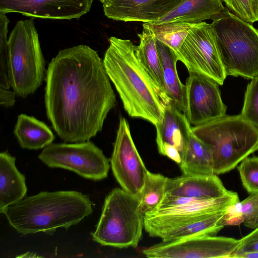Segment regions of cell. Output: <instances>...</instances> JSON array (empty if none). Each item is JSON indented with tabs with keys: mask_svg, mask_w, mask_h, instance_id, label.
Here are the masks:
<instances>
[{
	"mask_svg": "<svg viewBox=\"0 0 258 258\" xmlns=\"http://www.w3.org/2000/svg\"><path fill=\"white\" fill-rule=\"evenodd\" d=\"M46 115L65 142L89 141L102 130L116 96L97 52L87 45L59 50L46 72Z\"/></svg>",
	"mask_w": 258,
	"mask_h": 258,
	"instance_id": "6da1fadb",
	"label": "cell"
},
{
	"mask_svg": "<svg viewBox=\"0 0 258 258\" xmlns=\"http://www.w3.org/2000/svg\"><path fill=\"white\" fill-rule=\"evenodd\" d=\"M103 59L105 70L116 89L124 109L132 117L155 125L161 122L163 104L157 89L130 39L112 36Z\"/></svg>",
	"mask_w": 258,
	"mask_h": 258,
	"instance_id": "7a4b0ae2",
	"label": "cell"
},
{
	"mask_svg": "<svg viewBox=\"0 0 258 258\" xmlns=\"http://www.w3.org/2000/svg\"><path fill=\"white\" fill-rule=\"evenodd\" d=\"M93 212L89 198L75 190L41 191L6 208L9 224L23 234H52L58 228L68 230Z\"/></svg>",
	"mask_w": 258,
	"mask_h": 258,
	"instance_id": "3957f363",
	"label": "cell"
},
{
	"mask_svg": "<svg viewBox=\"0 0 258 258\" xmlns=\"http://www.w3.org/2000/svg\"><path fill=\"white\" fill-rule=\"evenodd\" d=\"M191 128L210 149L215 174L232 170L258 150V129L241 114L226 115Z\"/></svg>",
	"mask_w": 258,
	"mask_h": 258,
	"instance_id": "277c9868",
	"label": "cell"
},
{
	"mask_svg": "<svg viewBox=\"0 0 258 258\" xmlns=\"http://www.w3.org/2000/svg\"><path fill=\"white\" fill-rule=\"evenodd\" d=\"M210 24L226 76L258 77V30L229 10Z\"/></svg>",
	"mask_w": 258,
	"mask_h": 258,
	"instance_id": "5b68a950",
	"label": "cell"
},
{
	"mask_svg": "<svg viewBox=\"0 0 258 258\" xmlns=\"http://www.w3.org/2000/svg\"><path fill=\"white\" fill-rule=\"evenodd\" d=\"M139 200L122 188H115L106 197L92 239L103 246L136 247L144 228V215Z\"/></svg>",
	"mask_w": 258,
	"mask_h": 258,
	"instance_id": "8992f818",
	"label": "cell"
},
{
	"mask_svg": "<svg viewBox=\"0 0 258 258\" xmlns=\"http://www.w3.org/2000/svg\"><path fill=\"white\" fill-rule=\"evenodd\" d=\"M11 86L19 96L33 94L45 79V61L32 19L18 21L9 37Z\"/></svg>",
	"mask_w": 258,
	"mask_h": 258,
	"instance_id": "52a82bcc",
	"label": "cell"
},
{
	"mask_svg": "<svg viewBox=\"0 0 258 258\" xmlns=\"http://www.w3.org/2000/svg\"><path fill=\"white\" fill-rule=\"evenodd\" d=\"M38 158L49 167L71 170L94 181L106 178L109 170L108 159L102 150L90 140L52 143L43 149Z\"/></svg>",
	"mask_w": 258,
	"mask_h": 258,
	"instance_id": "ba28073f",
	"label": "cell"
},
{
	"mask_svg": "<svg viewBox=\"0 0 258 258\" xmlns=\"http://www.w3.org/2000/svg\"><path fill=\"white\" fill-rule=\"evenodd\" d=\"M175 54L189 74H200L212 79L219 85L223 84L227 76L211 24L205 22L197 23Z\"/></svg>",
	"mask_w": 258,
	"mask_h": 258,
	"instance_id": "9c48e42d",
	"label": "cell"
},
{
	"mask_svg": "<svg viewBox=\"0 0 258 258\" xmlns=\"http://www.w3.org/2000/svg\"><path fill=\"white\" fill-rule=\"evenodd\" d=\"M110 165L121 188L139 199L148 170L133 140L128 122L123 117L119 118Z\"/></svg>",
	"mask_w": 258,
	"mask_h": 258,
	"instance_id": "30bf717a",
	"label": "cell"
},
{
	"mask_svg": "<svg viewBox=\"0 0 258 258\" xmlns=\"http://www.w3.org/2000/svg\"><path fill=\"white\" fill-rule=\"evenodd\" d=\"M240 239L216 236L190 237L145 248L142 252L155 258H229Z\"/></svg>",
	"mask_w": 258,
	"mask_h": 258,
	"instance_id": "8fae6325",
	"label": "cell"
},
{
	"mask_svg": "<svg viewBox=\"0 0 258 258\" xmlns=\"http://www.w3.org/2000/svg\"><path fill=\"white\" fill-rule=\"evenodd\" d=\"M185 87L184 113L191 126L199 125L226 115L219 85L205 76L189 73Z\"/></svg>",
	"mask_w": 258,
	"mask_h": 258,
	"instance_id": "7c38bea8",
	"label": "cell"
},
{
	"mask_svg": "<svg viewBox=\"0 0 258 258\" xmlns=\"http://www.w3.org/2000/svg\"><path fill=\"white\" fill-rule=\"evenodd\" d=\"M93 0H0V12L54 20L79 19L89 12Z\"/></svg>",
	"mask_w": 258,
	"mask_h": 258,
	"instance_id": "4fadbf2b",
	"label": "cell"
},
{
	"mask_svg": "<svg viewBox=\"0 0 258 258\" xmlns=\"http://www.w3.org/2000/svg\"><path fill=\"white\" fill-rule=\"evenodd\" d=\"M184 0H106L105 16L123 22L152 24L164 17Z\"/></svg>",
	"mask_w": 258,
	"mask_h": 258,
	"instance_id": "5bb4252c",
	"label": "cell"
},
{
	"mask_svg": "<svg viewBox=\"0 0 258 258\" xmlns=\"http://www.w3.org/2000/svg\"><path fill=\"white\" fill-rule=\"evenodd\" d=\"M225 211L226 210L196 216L146 232L150 236L159 237L165 242L197 236H216L225 226L223 218Z\"/></svg>",
	"mask_w": 258,
	"mask_h": 258,
	"instance_id": "9a60e30c",
	"label": "cell"
},
{
	"mask_svg": "<svg viewBox=\"0 0 258 258\" xmlns=\"http://www.w3.org/2000/svg\"><path fill=\"white\" fill-rule=\"evenodd\" d=\"M239 201L238 194L230 190L223 197L211 200H198L165 195L158 208L146 215L190 217L225 210Z\"/></svg>",
	"mask_w": 258,
	"mask_h": 258,
	"instance_id": "2e32d148",
	"label": "cell"
},
{
	"mask_svg": "<svg viewBox=\"0 0 258 258\" xmlns=\"http://www.w3.org/2000/svg\"><path fill=\"white\" fill-rule=\"evenodd\" d=\"M229 191L215 174L167 177L165 185L166 196L198 200L220 198Z\"/></svg>",
	"mask_w": 258,
	"mask_h": 258,
	"instance_id": "e0dca14e",
	"label": "cell"
},
{
	"mask_svg": "<svg viewBox=\"0 0 258 258\" xmlns=\"http://www.w3.org/2000/svg\"><path fill=\"white\" fill-rule=\"evenodd\" d=\"M161 122L155 126L158 151L165 146L177 149L182 156L188 142L192 126L184 113L172 103L163 104Z\"/></svg>",
	"mask_w": 258,
	"mask_h": 258,
	"instance_id": "ac0fdd59",
	"label": "cell"
},
{
	"mask_svg": "<svg viewBox=\"0 0 258 258\" xmlns=\"http://www.w3.org/2000/svg\"><path fill=\"white\" fill-rule=\"evenodd\" d=\"M228 10L223 6L222 0H184L167 14L152 24L198 23L209 19L213 21Z\"/></svg>",
	"mask_w": 258,
	"mask_h": 258,
	"instance_id": "d6986e66",
	"label": "cell"
},
{
	"mask_svg": "<svg viewBox=\"0 0 258 258\" xmlns=\"http://www.w3.org/2000/svg\"><path fill=\"white\" fill-rule=\"evenodd\" d=\"M16 158L7 152L0 153V213L25 197V177L16 167Z\"/></svg>",
	"mask_w": 258,
	"mask_h": 258,
	"instance_id": "ffe728a7",
	"label": "cell"
},
{
	"mask_svg": "<svg viewBox=\"0 0 258 258\" xmlns=\"http://www.w3.org/2000/svg\"><path fill=\"white\" fill-rule=\"evenodd\" d=\"M139 44L136 49L139 59L151 78L163 104L169 102L164 91L163 73L156 39L148 23H144L142 32L138 34Z\"/></svg>",
	"mask_w": 258,
	"mask_h": 258,
	"instance_id": "44dd1931",
	"label": "cell"
},
{
	"mask_svg": "<svg viewBox=\"0 0 258 258\" xmlns=\"http://www.w3.org/2000/svg\"><path fill=\"white\" fill-rule=\"evenodd\" d=\"M156 43L163 69L166 97L169 102L184 113L186 109L185 87L178 76L176 69L178 59L175 52L157 40Z\"/></svg>",
	"mask_w": 258,
	"mask_h": 258,
	"instance_id": "7402d4cb",
	"label": "cell"
},
{
	"mask_svg": "<svg viewBox=\"0 0 258 258\" xmlns=\"http://www.w3.org/2000/svg\"><path fill=\"white\" fill-rule=\"evenodd\" d=\"M14 134L21 147L29 150L44 149L55 139L52 131L44 122L23 113L18 116Z\"/></svg>",
	"mask_w": 258,
	"mask_h": 258,
	"instance_id": "603a6c76",
	"label": "cell"
},
{
	"mask_svg": "<svg viewBox=\"0 0 258 258\" xmlns=\"http://www.w3.org/2000/svg\"><path fill=\"white\" fill-rule=\"evenodd\" d=\"M183 174H214L213 157L209 147L191 132L179 164Z\"/></svg>",
	"mask_w": 258,
	"mask_h": 258,
	"instance_id": "cb8c5ba5",
	"label": "cell"
},
{
	"mask_svg": "<svg viewBox=\"0 0 258 258\" xmlns=\"http://www.w3.org/2000/svg\"><path fill=\"white\" fill-rule=\"evenodd\" d=\"M167 177L148 171L145 184L139 198V207L144 215L156 210L165 195Z\"/></svg>",
	"mask_w": 258,
	"mask_h": 258,
	"instance_id": "d4e9b609",
	"label": "cell"
},
{
	"mask_svg": "<svg viewBox=\"0 0 258 258\" xmlns=\"http://www.w3.org/2000/svg\"><path fill=\"white\" fill-rule=\"evenodd\" d=\"M196 24L187 22L148 23L156 40L175 53L179 51L189 31Z\"/></svg>",
	"mask_w": 258,
	"mask_h": 258,
	"instance_id": "484cf974",
	"label": "cell"
},
{
	"mask_svg": "<svg viewBox=\"0 0 258 258\" xmlns=\"http://www.w3.org/2000/svg\"><path fill=\"white\" fill-rule=\"evenodd\" d=\"M6 14L0 12V87L9 89L11 86L8 25Z\"/></svg>",
	"mask_w": 258,
	"mask_h": 258,
	"instance_id": "4316f807",
	"label": "cell"
},
{
	"mask_svg": "<svg viewBox=\"0 0 258 258\" xmlns=\"http://www.w3.org/2000/svg\"><path fill=\"white\" fill-rule=\"evenodd\" d=\"M240 114L258 129V77L247 85Z\"/></svg>",
	"mask_w": 258,
	"mask_h": 258,
	"instance_id": "83f0119b",
	"label": "cell"
},
{
	"mask_svg": "<svg viewBox=\"0 0 258 258\" xmlns=\"http://www.w3.org/2000/svg\"><path fill=\"white\" fill-rule=\"evenodd\" d=\"M242 184L249 194L258 193V157H246L237 167Z\"/></svg>",
	"mask_w": 258,
	"mask_h": 258,
	"instance_id": "f1b7e54d",
	"label": "cell"
},
{
	"mask_svg": "<svg viewBox=\"0 0 258 258\" xmlns=\"http://www.w3.org/2000/svg\"><path fill=\"white\" fill-rule=\"evenodd\" d=\"M233 14L252 24L258 21V0H222Z\"/></svg>",
	"mask_w": 258,
	"mask_h": 258,
	"instance_id": "f546056e",
	"label": "cell"
},
{
	"mask_svg": "<svg viewBox=\"0 0 258 258\" xmlns=\"http://www.w3.org/2000/svg\"><path fill=\"white\" fill-rule=\"evenodd\" d=\"M244 225L253 229L258 227V193L251 194L241 202H238Z\"/></svg>",
	"mask_w": 258,
	"mask_h": 258,
	"instance_id": "4dcf8cb0",
	"label": "cell"
},
{
	"mask_svg": "<svg viewBox=\"0 0 258 258\" xmlns=\"http://www.w3.org/2000/svg\"><path fill=\"white\" fill-rule=\"evenodd\" d=\"M240 240V244L229 258H237L244 252L258 251V227Z\"/></svg>",
	"mask_w": 258,
	"mask_h": 258,
	"instance_id": "1f68e13d",
	"label": "cell"
},
{
	"mask_svg": "<svg viewBox=\"0 0 258 258\" xmlns=\"http://www.w3.org/2000/svg\"><path fill=\"white\" fill-rule=\"evenodd\" d=\"M239 202L230 205L226 210L223 218L225 226H236L243 223V218L240 211Z\"/></svg>",
	"mask_w": 258,
	"mask_h": 258,
	"instance_id": "d6a6232c",
	"label": "cell"
},
{
	"mask_svg": "<svg viewBox=\"0 0 258 258\" xmlns=\"http://www.w3.org/2000/svg\"><path fill=\"white\" fill-rule=\"evenodd\" d=\"M16 93L14 91L0 87V104L4 107L13 106L16 102Z\"/></svg>",
	"mask_w": 258,
	"mask_h": 258,
	"instance_id": "836d02e7",
	"label": "cell"
},
{
	"mask_svg": "<svg viewBox=\"0 0 258 258\" xmlns=\"http://www.w3.org/2000/svg\"><path fill=\"white\" fill-rule=\"evenodd\" d=\"M237 258H258V251H250L243 253Z\"/></svg>",
	"mask_w": 258,
	"mask_h": 258,
	"instance_id": "e575fe53",
	"label": "cell"
},
{
	"mask_svg": "<svg viewBox=\"0 0 258 258\" xmlns=\"http://www.w3.org/2000/svg\"><path fill=\"white\" fill-rule=\"evenodd\" d=\"M102 4L104 3L106 0H99Z\"/></svg>",
	"mask_w": 258,
	"mask_h": 258,
	"instance_id": "d590c367",
	"label": "cell"
}]
</instances>
